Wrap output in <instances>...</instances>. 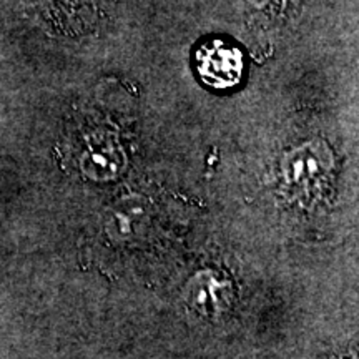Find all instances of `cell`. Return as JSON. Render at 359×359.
<instances>
[{
	"mask_svg": "<svg viewBox=\"0 0 359 359\" xmlns=\"http://www.w3.org/2000/svg\"><path fill=\"white\" fill-rule=\"evenodd\" d=\"M196 69L201 80L213 88H231L243 74V55L238 48L213 40L196 52Z\"/></svg>",
	"mask_w": 359,
	"mask_h": 359,
	"instance_id": "6da1fadb",
	"label": "cell"
},
{
	"mask_svg": "<svg viewBox=\"0 0 359 359\" xmlns=\"http://www.w3.org/2000/svg\"><path fill=\"white\" fill-rule=\"evenodd\" d=\"M127 167V158L111 135H98L92 138L80 156V170L83 177L97 183H107L118 178Z\"/></svg>",
	"mask_w": 359,
	"mask_h": 359,
	"instance_id": "7a4b0ae2",
	"label": "cell"
},
{
	"mask_svg": "<svg viewBox=\"0 0 359 359\" xmlns=\"http://www.w3.org/2000/svg\"><path fill=\"white\" fill-rule=\"evenodd\" d=\"M105 231L115 241L137 240L150 222V205L140 195H128L115 201L105 213Z\"/></svg>",
	"mask_w": 359,
	"mask_h": 359,
	"instance_id": "3957f363",
	"label": "cell"
},
{
	"mask_svg": "<svg viewBox=\"0 0 359 359\" xmlns=\"http://www.w3.org/2000/svg\"><path fill=\"white\" fill-rule=\"evenodd\" d=\"M330 154L321 145H304L286 155L283 175L288 185L306 187L326 173Z\"/></svg>",
	"mask_w": 359,
	"mask_h": 359,
	"instance_id": "277c9868",
	"label": "cell"
},
{
	"mask_svg": "<svg viewBox=\"0 0 359 359\" xmlns=\"http://www.w3.org/2000/svg\"><path fill=\"white\" fill-rule=\"evenodd\" d=\"M253 4H257V6H264V4L268 2V0H251Z\"/></svg>",
	"mask_w": 359,
	"mask_h": 359,
	"instance_id": "5b68a950",
	"label": "cell"
}]
</instances>
